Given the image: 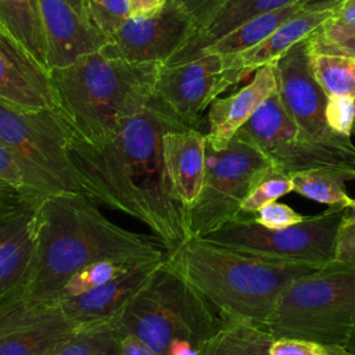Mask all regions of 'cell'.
Masks as SVG:
<instances>
[{
    "mask_svg": "<svg viewBox=\"0 0 355 355\" xmlns=\"http://www.w3.org/2000/svg\"><path fill=\"white\" fill-rule=\"evenodd\" d=\"M189 129L155 96L100 144L69 139V157L90 198L144 223L166 252L187 240L184 208L168 178L162 139Z\"/></svg>",
    "mask_w": 355,
    "mask_h": 355,
    "instance_id": "cell-1",
    "label": "cell"
},
{
    "mask_svg": "<svg viewBox=\"0 0 355 355\" xmlns=\"http://www.w3.org/2000/svg\"><path fill=\"white\" fill-rule=\"evenodd\" d=\"M161 241L115 225L86 194L60 191L40 197L37 247L22 294L57 301L68 279L103 259L159 261Z\"/></svg>",
    "mask_w": 355,
    "mask_h": 355,
    "instance_id": "cell-2",
    "label": "cell"
},
{
    "mask_svg": "<svg viewBox=\"0 0 355 355\" xmlns=\"http://www.w3.org/2000/svg\"><path fill=\"white\" fill-rule=\"evenodd\" d=\"M165 259L225 320L263 329L290 283L322 268L259 258L201 237L187 239Z\"/></svg>",
    "mask_w": 355,
    "mask_h": 355,
    "instance_id": "cell-3",
    "label": "cell"
},
{
    "mask_svg": "<svg viewBox=\"0 0 355 355\" xmlns=\"http://www.w3.org/2000/svg\"><path fill=\"white\" fill-rule=\"evenodd\" d=\"M159 67L111 60L100 51L80 55L50 69L57 108L76 136L100 144L150 101Z\"/></svg>",
    "mask_w": 355,
    "mask_h": 355,
    "instance_id": "cell-4",
    "label": "cell"
},
{
    "mask_svg": "<svg viewBox=\"0 0 355 355\" xmlns=\"http://www.w3.org/2000/svg\"><path fill=\"white\" fill-rule=\"evenodd\" d=\"M116 322L158 355H201L225 319L164 259Z\"/></svg>",
    "mask_w": 355,
    "mask_h": 355,
    "instance_id": "cell-5",
    "label": "cell"
},
{
    "mask_svg": "<svg viewBox=\"0 0 355 355\" xmlns=\"http://www.w3.org/2000/svg\"><path fill=\"white\" fill-rule=\"evenodd\" d=\"M275 338L345 345L355 329V265L333 261L297 277L265 327Z\"/></svg>",
    "mask_w": 355,
    "mask_h": 355,
    "instance_id": "cell-6",
    "label": "cell"
},
{
    "mask_svg": "<svg viewBox=\"0 0 355 355\" xmlns=\"http://www.w3.org/2000/svg\"><path fill=\"white\" fill-rule=\"evenodd\" d=\"M72 129L58 108L19 110L0 103V140L8 147L36 196L86 194L69 157Z\"/></svg>",
    "mask_w": 355,
    "mask_h": 355,
    "instance_id": "cell-7",
    "label": "cell"
},
{
    "mask_svg": "<svg viewBox=\"0 0 355 355\" xmlns=\"http://www.w3.org/2000/svg\"><path fill=\"white\" fill-rule=\"evenodd\" d=\"M273 169L251 141L234 135L222 148L205 139V175L197 201L184 211L187 239L204 237L243 215L251 190Z\"/></svg>",
    "mask_w": 355,
    "mask_h": 355,
    "instance_id": "cell-8",
    "label": "cell"
},
{
    "mask_svg": "<svg viewBox=\"0 0 355 355\" xmlns=\"http://www.w3.org/2000/svg\"><path fill=\"white\" fill-rule=\"evenodd\" d=\"M344 218L345 204H340L305 216L295 225L269 229L244 214L201 239L265 259L324 266L334 261L336 240Z\"/></svg>",
    "mask_w": 355,
    "mask_h": 355,
    "instance_id": "cell-9",
    "label": "cell"
},
{
    "mask_svg": "<svg viewBox=\"0 0 355 355\" xmlns=\"http://www.w3.org/2000/svg\"><path fill=\"white\" fill-rule=\"evenodd\" d=\"M257 146L273 169L293 176L302 171H355V144H330L305 135L284 111L277 92L270 94L236 133Z\"/></svg>",
    "mask_w": 355,
    "mask_h": 355,
    "instance_id": "cell-10",
    "label": "cell"
},
{
    "mask_svg": "<svg viewBox=\"0 0 355 355\" xmlns=\"http://www.w3.org/2000/svg\"><path fill=\"white\" fill-rule=\"evenodd\" d=\"M191 17L166 0L151 15L129 17L98 50L104 57L135 64H166L196 33Z\"/></svg>",
    "mask_w": 355,
    "mask_h": 355,
    "instance_id": "cell-11",
    "label": "cell"
},
{
    "mask_svg": "<svg viewBox=\"0 0 355 355\" xmlns=\"http://www.w3.org/2000/svg\"><path fill=\"white\" fill-rule=\"evenodd\" d=\"M311 57L312 46L308 36L272 62L279 100L288 116L309 137L330 144H351L349 137L334 133L327 125L329 97L313 75Z\"/></svg>",
    "mask_w": 355,
    "mask_h": 355,
    "instance_id": "cell-12",
    "label": "cell"
},
{
    "mask_svg": "<svg viewBox=\"0 0 355 355\" xmlns=\"http://www.w3.org/2000/svg\"><path fill=\"white\" fill-rule=\"evenodd\" d=\"M72 333L57 301L17 293L0 302V355H54Z\"/></svg>",
    "mask_w": 355,
    "mask_h": 355,
    "instance_id": "cell-13",
    "label": "cell"
},
{
    "mask_svg": "<svg viewBox=\"0 0 355 355\" xmlns=\"http://www.w3.org/2000/svg\"><path fill=\"white\" fill-rule=\"evenodd\" d=\"M229 87L223 55L207 53L184 62L161 65L154 94L186 128L198 129L202 112Z\"/></svg>",
    "mask_w": 355,
    "mask_h": 355,
    "instance_id": "cell-14",
    "label": "cell"
},
{
    "mask_svg": "<svg viewBox=\"0 0 355 355\" xmlns=\"http://www.w3.org/2000/svg\"><path fill=\"white\" fill-rule=\"evenodd\" d=\"M40 196L22 194L0 207V302L22 291L33 266Z\"/></svg>",
    "mask_w": 355,
    "mask_h": 355,
    "instance_id": "cell-15",
    "label": "cell"
},
{
    "mask_svg": "<svg viewBox=\"0 0 355 355\" xmlns=\"http://www.w3.org/2000/svg\"><path fill=\"white\" fill-rule=\"evenodd\" d=\"M0 103L28 111L58 107L50 69L3 28H0Z\"/></svg>",
    "mask_w": 355,
    "mask_h": 355,
    "instance_id": "cell-16",
    "label": "cell"
},
{
    "mask_svg": "<svg viewBox=\"0 0 355 355\" xmlns=\"http://www.w3.org/2000/svg\"><path fill=\"white\" fill-rule=\"evenodd\" d=\"M161 261L140 263L87 293L60 298L57 302L73 329L116 320L133 297L148 282Z\"/></svg>",
    "mask_w": 355,
    "mask_h": 355,
    "instance_id": "cell-17",
    "label": "cell"
},
{
    "mask_svg": "<svg viewBox=\"0 0 355 355\" xmlns=\"http://www.w3.org/2000/svg\"><path fill=\"white\" fill-rule=\"evenodd\" d=\"M47 42L49 68H60L80 55L98 51L107 37L68 0H37Z\"/></svg>",
    "mask_w": 355,
    "mask_h": 355,
    "instance_id": "cell-18",
    "label": "cell"
},
{
    "mask_svg": "<svg viewBox=\"0 0 355 355\" xmlns=\"http://www.w3.org/2000/svg\"><path fill=\"white\" fill-rule=\"evenodd\" d=\"M340 7L341 4L320 11L301 10L257 46L239 54L223 55L230 86L237 85L258 68L273 62L290 47L311 36L319 26L330 19Z\"/></svg>",
    "mask_w": 355,
    "mask_h": 355,
    "instance_id": "cell-19",
    "label": "cell"
},
{
    "mask_svg": "<svg viewBox=\"0 0 355 355\" xmlns=\"http://www.w3.org/2000/svg\"><path fill=\"white\" fill-rule=\"evenodd\" d=\"M276 90V76L270 62L258 68L244 87L227 97L214 100L208 107L207 141L216 148L225 147L255 110Z\"/></svg>",
    "mask_w": 355,
    "mask_h": 355,
    "instance_id": "cell-20",
    "label": "cell"
},
{
    "mask_svg": "<svg viewBox=\"0 0 355 355\" xmlns=\"http://www.w3.org/2000/svg\"><path fill=\"white\" fill-rule=\"evenodd\" d=\"M162 155L175 196L186 211L197 201L204 183L205 133L198 129L168 132Z\"/></svg>",
    "mask_w": 355,
    "mask_h": 355,
    "instance_id": "cell-21",
    "label": "cell"
},
{
    "mask_svg": "<svg viewBox=\"0 0 355 355\" xmlns=\"http://www.w3.org/2000/svg\"><path fill=\"white\" fill-rule=\"evenodd\" d=\"M294 1L297 0H226L216 14L191 36L186 46L178 51L166 65L193 60L198 57L204 49L245 21Z\"/></svg>",
    "mask_w": 355,
    "mask_h": 355,
    "instance_id": "cell-22",
    "label": "cell"
},
{
    "mask_svg": "<svg viewBox=\"0 0 355 355\" xmlns=\"http://www.w3.org/2000/svg\"><path fill=\"white\" fill-rule=\"evenodd\" d=\"M302 10L301 0H297L288 6L282 8L257 15L244 24L239 25L229 33L223 35L220 39L214 42L211 46L202 50L201 54H220V55H232L243 53L263 39H266L272 32H275L282 24L295 15L298 11ZM200 54V55H201ZM198 55V57H200Z\"/></svg>",
    "mask_w": 355,
    "mask_h": 355,
    "instance_id": "cell-23",
    "label": "cell"
},
{
    "mask_svg": "<svg viewBox=\"0 0 355 355\" xmlns=\"http://www.w3.org/2000/svg\"><path fill=\"white\" fill-rule=\"evenodd\" d=\"M0 28L49 68L47 42L37 0H0Z\"/></svg>",
    "mask_w": 355,
    "mask_h": 355,
    "instance_id": "cell-24",
    "label": "cell"
},
{
    "mask_svg": "<svg viewBox=\"0 0 355 355\" xmlns=\"http://www.w3.org/2000/svg\"><path fill=\"white\" fill-rule=\"evenodd\" d=\"M275 337L263 327L225 320L205 344L201 355H270Z\"/></svg>",
    "mask_w": 355,
    "mask_h": 355,
    "instance_id": "cell-25",
    "label": "cell"
},
{
    "mask_svg": "<svg viewBox=\"0 0 355 355\" xmlns=\"http://www.w3.org/2000/svg\"><path fill=\"white\" fill-rule=\"evenodd\" d=\"M291 178L295 193L331 207L347 204L349 200L345 191V182L355 180V171L319 168L298 172Z\"/></svg>",
    "mask_w": 355,
    "mask_h": 355,
    "instance_id": "cell-26",
    "label": "cell"
},
{
    "mask_svg": "<svg viewBox=\"0 0 355 355\" xmlns=\"http://www.w3.org/2000/svg\"><path fill=\"white\" fill-rule=\"evenodd\" d=\"M123 337L116 320L75 327L54 355H121Z\"/></svg>",
    "mask_w": 355,
    "mask_h": 355,
    "instance_id": "cell-27",
    "label": "cell"
},
{
    "mask_svg": "<svg viewBox=\"0 0 355 355\" xmlns=\"http://www.w3.org/2000/svg\"><path fill=\"white\" fill-rule=\"evenodd\" d=\"M313 75L330 96H349L355 98V58L340 54L316 53L311 57Z\"/></svg>",
    "mask_w": 355,
    "mask_h": 355,
    "instance_id": "cell-28",
    "label": "cell"
},
{
    "mask_svg": "<svg viewBox=\"0 0 355 355\" xmlns=\"http://www.w3.org/2000/svg\"><path fill=\"white\" fill-rule=\"evenodd\" d=\"M144 262H150V261L103 259V261L93 262L68 279V282L61 288L57 300L67 298V297H76L83 293H87Z\"/></svg>",
    "mask_w": 355,
    "mask_h": 355,
    "instance_id": "cell-29",
    "label": "cell"
},
{
    "mask_svg": "<svg viewBox=\"0 0 355 355\" xmlns=\"http://www.w3.org/2000/svg\"><path fill=\"white\" fill-rule=\"evenodd\" d=\"M89 22L105 37L111 36L129 17V0H86Z\"/></svg>",
    "mask_w": 355,
    "mask_h": 355,
    "instance_id": "cell-30",
    "label": "cell"
},
{
    "mask_svg": "<svg viewBox=\"0 0 355 355\" xmlns=\"http://www.w3.org/2000/svg\"><path fill=\"white\" fill-rule=\"evenodd\" d=\"M294 191L293 178L272 169V172L263 178L247 196L241 205L243 215H252L263 205L277 201V198Z\"/></svg>",
    "mask_w": 355,
    "mask_h": 355,
    "instance_id": "cell-31",
    "label": "cell"
},
{
    "mask_svg": "<svg viewBox=\"0 0 355 355\" xmlns=\"http://www.w3.org/2000/svg\"><path fill=\"white\" fill-rule=\"evenodd\" d=\"M355 36V3H343L336 14L319 26L311 37L323 43H340Z\"/></svg>",
    "mask_w": 355,
    "mask_h": 355,
    "instance_id": "cell-32",
    "label": "cell"
},
{
    "mask_svg": "<svg viewBox=\"0 0 355 355\" xmlns=\"http://www.w3.org/2000/svg\"><path fill=\"white\" fill-rule=\"evenodd\" d=\"M355 119V98L349 96H330L326 104L329 128L341 136L351 137Z\"/></svg>",
    "mask_w": 355,
    "mask_h": 355,
    "instance_id": "cell-33",
    "label": "cell"
},
{
    "mask_svg": "<svg viewBox=\"0 0 355 355\" xmlns=\"http://www.w3.org/2000/svg\"><path fill=\"white\" fill-rule=\"evenodd\" d=\"M305 216L295 212L291 207L283 202H269L254 214V220L269 229H280L301 222Z\"/></svg>",
    "mask_w": 355,
    "mask_h": 355,
    "instance_id": "cell-34",
    "label": "cell"
},
{
    "mask_svg": "<svg viewBox=\"0 0 355 355\" xmlns=\"http://www.w3.org/2000/svg\"><path fill=\"white\" fill-rule=\"evenodd\" d=\"M0 179L12 184L22 194L36 196L32 193L29 182H28L24 171L21 169L19 164L17 162L12 153L8 150V147L1 140H0Z\"/></svg>",
    "mask_w": 355,
    "mask_h": 355,
    "instance_id": "cell-35",
    "label": "cell"
},
{
    "mask_svg": "<svg viewBox=\"0 0 355 355\" xmlns=\"http://www.w3.org/2000/svg\"><path fill=\"white\" fill-rule=\"evenodd\" d=\"M183 8L194 21L197 31H200L223 6L226 0H171ZM196 31V32H197Z\"/></svg>",
    "mask_w": 355,
    "mask_h": 355,
    "instance_id": "cell-36",
    "label": "cell"
},
{
    "mask_svg": "<svg viewBox=\"0 0 355 355\" xmlns=\"http://www.w3.org/2000/svg\"><path fill=\"white\" fill-rule=\"evenodd\" d=\"M270 355H326L323 345L300 338H275Z\"/></svg>",
    "mask_w": 355,
    "mask_h": 355,
    "instance_id": "cell-37",
    "label": "cell"
},
{
    "mask_svg": "<svg viewBox=\"0 0 355 355\" xmlns=\"http://www.w3.org/2000/svg\"><path fill=\"white\" fill-rule=\"evenodd\" d=\"M334 261L355 265V225H341L336 240Z\"/></svg>",
    "mask_w": 355,
    "mask_h": 355,
    "instance_id": "cell-38",
    "label": "cell"
},
{
    "mask_svg": "<svg viewBox=\"0 0 355 355\" xmlns=\"http://www.w3.org/2000/svg\"><path fill=\"white\" fill-rule=\"evenodd\" d=\"M311 46L312 50L316 53H327V54H340V55H348L355 58V36L340 42V43H323L313 40L311 36Z\"/></svg>",
    "mask_w": 355,
    "mask_h": 355,
    "instance_id": "cell-39",
    "label": "cell"
},
{
    "mask_svg": "<svg viewBox=\"0 0 355 355\" xmlns=\"http://www.w3.org/2000/svg\"><path fill=\"white\" fill-rule=\"evenodd\" d=\"M130 1V15H151L161 10L166 0H129Z\"/></svg>",
    "mask_w": 355,
    "mask_h": 355,
    "instance_id": "cell-40",
    "label": "cell"
},
{
    "mask_svg": "<svg viewBox=\"0 0 355 355\" xmlns=\"http://www.w3.org/2000/svg\"><path fill=\"white\" fill-rule=\"evenodd\" d=\"M121 355H158L147 345H144L140 340L130 334H125L122 340V351Z\"/></svg>",
    "mask_w": 355,
    "mask_h": 355,
    "instance_id": "cell-41",
    "label": "cell"
},
{
    "mask_svg": "<svg viewBox=\"0 0 355 355\" xmlns=\"http://www.w3.org/2000/svg\"><path fill=\"white\" fill-rule=\"evenodd\" d=\"M345 0H301L302 10L306 11H320L337 7L343 4Z\"/></svg>",
    "mask_w": 355,
    "mask_h": 355,
    "instance_id": "cell-42",
    "label": "cell"
},
{
    "mask_svg": "<svg viewBox=\"0 0 355 355\" xmlns=\"http://www.w3.org/2000/svg\"><path fill=\"white\" fill-rule=\"evenodd\" d=\"M19 196H22V193L19 190H17L8 182L0 179V207L10 202V201H14Z\"/></svg>",
    "mask_w": 355,
    "mask_h": 355,
    "instance_id": "cell-43",
    "label": "cell"
},
{
    "mask_svg": "<svg viewBox=\"0 0 355 355\" xmlns=\"http://www.w3.org/2000/svg\"><path fill=\"white\" fill-rule=\"evenodd\" d=\"M345 225H355V198H351L345 204V218L344 222Z\"/></svg>",
    "mask_w": 355,
    "mask_h": 355,
    "instance_id": "cell-44",
    "label": "cell"
},
{
    "mask_svg": "<svg viewBox=\"0 0 355 355\" xmlns=\"http://www.w3.org/2000/svg\"><path fill=\"white\" fill-rule=\"evenodd\" d=\"M326 355H354L343 345H326Z\"/></svg>",
    "mask_w": 355,
    "mask_h": 355,
    "instance_id": "cell-45",
    "label": "cell"
},
{
    "mask_svg": "<svg viewBox=\"0 0 355 355\" xmlns=\"http://www.w3.org/2000/svg\"><path fill=\"white\" fill-rule=\"evenodd\" d=\"M71 3V6L76 10L78 14H80L85 19H87L86 15V6H85V0H68ZM89 21V19H87Z\"/></svg>",
    "mask_w": 355,
    "mask_h": 355,
    "instance_id": "cell-46",
    "label": "cell"
},
{
    "mask_svg": "<svg viewBox=\"0 0 355 355\" xmlns=\"http://www.w3.org/2000/svg\"><path fill=\"white\" fill-rule=\"evenodd\" d=\"M349 352H352L354 355H355V329H354V331H352V334L349 336V338H348V341H347V344L344 345Z\"/></svg>",
    "mask_w": 355,
    "mask_h": 355,
    "instance_id": "cell-47",
    "label": "cell"
},
{
    "mask_svg": "<svg viewBox=\"0 0 355 355\" xmlns=\"http://www.w3.org/2000/svg\"><path fill=\"white\" fill-rule=\"evenodd\" d=\"M352 135H355V119H354V125H352Z\"/></svg>",
    "mask_w": 355,
    "mask_h": 355,
    "instance_id": "cell-48",
    "label": "cell"
},
{
    "mask_svg": "<svg viewBox=\"0 0 355 355\" xmlns=\"http://www.w3.org/2000/svg\"><path fill=\"white\" fill-rule=\"evenodd\" d=\"M344 3H355V0H345Z\"/></svg>",
    "mask_w": 355,
    "mask_h": 355,
    "instance_id": "cell-49",
    "label": "cell"
},
{
    "mask_svg": "<svg viewBox=\"0 0 355 355\" xmlns=\"http://www.w3.org/2000/svg\"><path fill=\"white\" fill-rule=\"evenodd\" d=\"M85 1H86V0H85Z\"/></svg>",
    "mask_w": 355,
    "mask_h": 355,
    "instance_id": "cell-50",
    "label": "cell"
}]
</instances>
